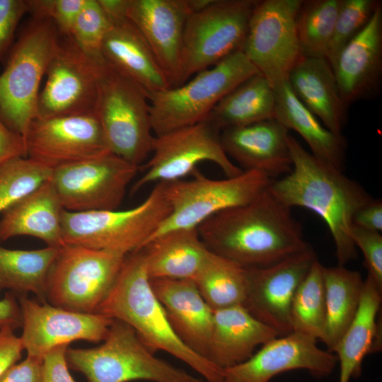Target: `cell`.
Instances as JSON below:
<instances>
[{
  "mask_svg": "<svg viewBox=\"0 0 382 382\" xmlns=\"http://www.w3.org/2000/svg\"><path fill=\"white\" fill-rule=\"evenodd\" d=\"M209 251L243 267H264L311 249L291 209L267 189L253 202L220 212L197 227Z\"/></svg>",
  "mask_w": 382,
  "mask_h": 382,
  "instance_id": "1",
  "label": "cell"
},
{
  "mask_svg": "<svg viewBox=\"0 0 382 382\" xmlns=\"http://www.w3.org/2000/svg\"><path fill=\"white\" fill-rule=\"evenodd\" d=\"M291 171L272 181L269 191L291 209L300 207L318 215L332 238L338 265L357 257L350 235L356 212L373 199L357 181L317 160L291 135Z\"/></svg>",
  "mask_w": 382,
  "mask_h": 382,
  "instance_id": "2",
  "label": "cell"
},
{
  "mask_svg": "<svg viewBox=\"0 0 382 382\" xmlns=\"http://www.w3.org/2000/svg\"><path fill=\"white\" fill-rule=\"evenodd\" d=\"M96 313L129 325L152 352L169 353L207 382L223 381L224 370L190 349L172 328L152 289L142 249L126 255L112 289Z\"/></svg>",
  "mask_w": 382,
  "mask_h": 382,
  "instance_id": "3",
  "label": "cell"
},
{
  "mask_svg": "<svg viewBox=\"0 0 382 382\" xmlns=\"http://www.w3.org/2000/svg\"><path fill=\"white\" fill-rule=\"evenodd\" d=\"M171 212L165 183H156L139 205L126 210L72 212L64 209V244L128 255L142 248Z\"/></svg>",
  "mask_w": 382,
  "mask_h": 382,
  "instance_id": "4",
  "label": "cell"
},
{
  "mask_svg": "<svg viewBox=\"0 0 382 382\" xmlns=\"http://www.w3.org/2000/svg\"><path fill=\"white\" fill-rule=\"evenodd\" d=\"M59 33L51 21L33 18L0 74V117L24 138L37 117L40 83L59 42Z\"/></svg>",
  "mask_w": 382,
  "mask_h": 382,
  "instance_id": "5",
  "label": "cell"
},
{
  "mask_svg": "<svg viewBox=\"0 0 382 382\" xmlns=\"http://www.w3.org/2000/svg\"><path fill=\"white\" fill-rule=\"evenodd\" d=\"M127 323L114 320L103 342L93 348H69V367L88 382H202L154 355Z\"/></svg>",
  "mask_w": 382,
  "mask_h": 382,
  "instance_id": "6",
  "label": "cell"
},
{
  "mask_svg": "<svg viewBox=\"0 0 382 382\" xmlns=\"http://www.w3.org/2000/svg\"><path fill=\"white\" fill-rule=\"evenodd\" d=\"M258 73L239 50L196 74L189 82L147 93L153 133L159 136L206 120L225 96Z\"/></svg>",
  "mask_w": 382,
  "mask_h": 382,
  "instance_id": "7",
  "label": "cell"
},
{
  "mask_svg": "<svg viewBox=\"0 0 382 382\" xmlns=\"http://www.w3.org/2000/svg\"><path fill=\"white\" fill-rule=\"evenodd\" d=\"M94 112L109 151L139 168L155 139L146 92L103 61Z\"/></svg>",
  "mask_w": 382,
  "mask_h": 382,
  "instance_id": "8",
  "label": "cell"
},
{
  "mask_svg": "<svg viewBox=\"0 0 382 382\" xmlns=\"http://www.w3.org/2000/svg\"><path fill=\"white\" fill-rule=\"evenodd\" d=\"M125 257L64 244L47 275L46 302L67 311L95 313L112 289Z\"/></svg>",
  "mask_w": 382,
  "mask_h": 382,
  "instance_id": "9",
  "label": "cell"
},
{
  "mask_svg": "<svg viewBox=\"0 0 382 382\" xmlns=\"http://www.w3.org/2000/svg\"><path fill=\"white\" fill-rule=\"evenodd\" d=\"M192 173L190 180L165 183L171 212L149 241L169 231L197 228L220 212L248 204L274 180L257 170H243L237 176L222 180L208 178L197 170Z\"/></svg>",
  "mask_w": 382,
  "mask_h": 382,
  "instance_id": "10",
  "label": "cell"
},
{
  "mask_svg": "<svg viewBox=\"0 0 382 382\" xmlns=\"http://www.w3.org/2000/svg\"><path fill=\"white\" fill-rule=\"evenodd\" d=\"M257 0H212L185 23L180 85L242 50Z\"/></svg>",
  "mask_w": 382,
  "mask_h": 382,
  "instance_id": "11",
  "label": "cell"
},
{
  "mask_svg": "<svg viewBox=\"0 0 382 382\" xmlns=\"http://www.w3.org/2000/svg\"><path fill=\"white\" fill-rule=\"evenodd\" d=\"M221 131L208 120L155 136L151 158L141 167L144 173L133 184L135 193L150 183H171L192 173L204 161L216 163L226 178L243 170L225 153Z\"/></svg>",
  "mask_w": 382,
  "mask_h": 382,
  "instance_id": "12",
  "label": "cell"
},
{
  "mask_svg": "<svg viewBox=\"0 0 382 382\" xmlns=\"http://www.w3.org/2000/svg\"><path fill=\"white\" fill-rule=\"evenodd\" d=\"M302 0H263L251 15L241 51L275 88L301 58L296 18Z\"/></svg>",
  "mask_w": 382,
  "mask_h": 382,
  "instance_id": "13",
  "label": "cell"
},
{
  "mask_svg": "<svg viewBox=\"0 0 382 382\" xmlns=\"http://www.w3.org/2000/svg\"><path fill=\"white\" fill-rule=\"evenodd\" d=\"M139 168L109 151L52 170L51 182L64 210H116Z\"/></svg>",
  "mask_w": 382,
  "mask_h": 382,
  "instance_id": "14",
  "label": "cell"
},
{
  "mask_svg": "<svg viewBox=\"0 0 382 382\" xmlns=\"http://www.w3.org/2000/svg\"><path fill=\"white\" fill-rule=\"evenodd\" d=\"M103 61L89 58L69 37L59 40L47 68L45 86L40 91L37 117L94 112Z\"/></svg>",
  "mask_w": 382,
  "mask_h": 382,
  "instance_id": "15",
  "label": "cell"
},
{
  "mask_svg": "<svg viewBox=\"0 0 382 382\" xmlns=\"http://www.w3.org/2000/svg\"><path fill=\"white\" fill-rule=\"evenodd\" d=\"M26 157L51 169L109 152L95 112L36 117L25 136Z\"/></svg>",
  "mask_w": 382,
  "mask_h": 382,
  "instance_id": "16",
  "label": "cell"
},
{
  "mask_svg": "<svg viewBox=\"0 0 382 382\" xmlns=\"http://www.w3.org/2000/svg\"><path fill=\"white\" fill-rule=\"evenodd\" d=\"M22 316L20 337L28 356L42 359L52 348L75 340L103 341L113 319L99 313L67 311L17 296Z\"/></svg>",
  "mask_w": 382,
  "mask_h": 382,
  "instance_id": "17",
  "label": "cell"
},
{
  "mask_svg": "<svg viewBox=\"0 0 382 382\" xmlns=\"http://www.w3.org/2000/svg\"><path fill=\"white\" fill-rule=\"evenodd\" d=\"M317 260V255L311 248L267 267H245L247 291L243 306L279 336L292 332V299Z\"/></svg>",
  "mask_w": 382,
  "mask_h": 382,
  "instance_id": "18",
  "label": "cell"
},
{
  "mask_svg": "<svg viewBox=\"0 0 382 382\" xmlns=\"http://www.w3.org/2000/svg\"><path fill=\"white\" fill-rule=\"evenodd\" d=\"M316 342L296 332L278 336L247 360L224 369L222 382H270L279 374L296 369L307 370L317 377L328 376L336 366L337 357Z\"/></svg>",
  "mask_w": 382,
  "mask_h": 382,
  "instance_id": "19",
  "label": "cell"
},
{
  "mask_svg": "<svg viewBox=\"0 0 382 382\" xmlns=\"http://www.w3.org/2000/svg\"><path fill=\"white\" fill-rule=\"evenodd\" d=\"M187 0H129L127 18L140 32L172 87L180 86V63Z\"/></svg>",
  "mask_w": 382,
  "mask_h": 382,
  "instance_id": "20",
  "label": "cell"
},
{
  "mask_svg": "<svg viewBox=\"0 0 382 382\" xmlns=\"http://www.w3.org/2000/svg\"><path fill=\"white\" fill-rule=\"evenodd\" d=\"M340 96L352 103L379 93L382 79V6L341 50L331 66Z\"/></svg>",
  "mask_w": 382,
  "mask_h": 382,
  "instance_id": "21",
  "label": "cell"
},
{
  "mask_svg": "<svg viewBox=\"0 0 382 382\" xmlns=\"http://www.w3.org/2000/svg\"><path fill=\"white\" fill-rule=\"evenodd\" d=\"M289 130L274 119L221 132L222 147L244 170L260 171L272 180L289 174L292 159Z\"/></svg>",
  "mask_w": 382,
  "mask_h": 382,
  "instance_id": "22",
  "label": "cell"
},
{
  "mask_svg": "<svg viewBox=\"0 0 382 382\" xmlns=\"http://www.w3.org/2000/svg\"><path fill=\"white\" fill-rule=\"evenodd\" d=\"M150 280L154 294L176 335L190 349L207 359L214 311L202 298L195 282L170 279Z\"/></svg>",
  "mask_w": 382,
  "mask_h": 382,
  "instance_id": "23",
  "label": "cell"
},
{
  "mask_svg": "<svg viewBox=\"0 0 382 382\" xmlns=\"http://www.w3.org/2000/svg\"><path fill=\"white\" fill-rule=\"evenodd\" d=\"M278 336L243 305L215 310L207 359L224 370L247 360L257 347Z\"/></svg>",
  "mask_w": 382,
  "mask_h": 382,
  "instance_id": "24",
  "label": "cell"
},
{
  "mask_svg": "<svg viewBox=\"0 0 382 382\" xmlns=\"http://www.w3.org/2000/svg\"><path fill=\"white\" fill-rule=\"evenodd\" d=\"M102 46L105 62L142 88L146 93L171 88L149 45L127 18L110 23Z\"/></svg>",
  "mask_w": 382,
  "mask_h": 382,
  "instance_id": "25",
  "label": "cell"
},
{
  "mask_svg": "<svg viewBox=\"0 0 382 382\" xmlns=\"http://www.w3.org/2000/svg\"><path fill=\"white\" fill-rule=\"evenodd\" d=\"M287 82L301 103L323 125L342 134L348 106L342 100L332 69L325 58H301L290 71Z\"/></svg>",
  "mask_w": 382,
  "mask_h": 382,
  "instance_id": "26",
  "label": "cell"
},
{
  "mask_svg": "<svg viewBox=\"0 0 382 382\" xmlns=\"http://www.w3.org/2000/svg\"><path fill=\"white\" fill-rule=\"evenodd\" d=\"M63 211L50 179L1 214L0 240L28 236L42 240L47 246L61 248L64 245Z\"/></svg>",
  "mask_w": 382,
  "mask_h": 382,
  "instance_id": "27",
  "label": "cell"
},
{
  "mask_svg": "<svg viewBox=\"0 0 382 382\" xmlns=\"http://www.w3.org/2000/svg\"><path fill=\"white\" fill-rule=\"evenodd\" d=\"M141 249L150 279L194 280L210 253L197 228L169 231L151 238Z\"/></svg>",
  "mask_w": 382,
  "mask_h": 382,
  "instance_id": "28",
  "label": "cell"
},
{
  "mask_svg": "<svg viewBox=\"0 0 382 382\" xmlns=\"http://www.w3.org/2000/svg\"><path fill=\"white\" fill-rule=\"evenodd\" d=\"M274 88L276 93L274 119L288 130L296 132L317 160L344 172L347 140L342 134H335L323 125L296 97L287 81Z\"/></svg>",
  "mask_w": 382,
  "mask_h": 382,
  "instance_id": "29",
  "label": "cell"
},
{
  "mask_svg": "<svg viewBox=\"0 0 382 382\" xmlns=\"http://www.w3.org/2000/svg\"><path fill=\"white\" fill-rule=\"evenodd\" d=\"M381 299L382 291L367 275L357 312L332 351L340 362L339 382H349L351 378L358 377L364 357L379 349L377 316Z\"/></svg>",
  "mask_w": 382,
  "mask_h": 382,
  "instance_id": "30",
  "label": "cell"
},
{
  "mask_svg": "<svg viewBox=\"0 0 382 382\" xmlns=\"http://www.w3.org/2000/svg\"><path fill=\"white\" fill-rule=\"evenodd\" d=\"M275 107V90L268 80L258 73L225 96L212 109L207 120L221 132L274 119Z\"/></svg>",
  "mask_w": 382,
  "mask_h": 382,
  "instance_id": "31",
  "label": "cell"
},
{
  "mask_svg": "<svg viewBox=\"0 0 382 382\" xmlns=\"http://www.w3.org/2000/svg\"><path fill=\"white\" fill-rule=\"evenodd\" d=\"M325 291V325L322 342L334 348L354 319L364 286L361 274L345 266L323 267Z\"/></svg>",
  "mask_w": 382,
  "mask_h": 382,
  "instance_id": "32",
  "label": "cell"
},
{
  "mask_svg": "<svg viewBox=\"0 0 382 382\" xmlns=\"http://www.w3.org/2000/svg\"><path fill=\"white\" fill-rule=\"evenodd\" d=\"M59 249L18 250L0 245V291L8 290L16 296L31 292L38 301L46 302L47 275Z\"/></svg>",
  "mask_w": 382,
  "mask_h": 382,
  "instance_id": "33",
  "label": "cell"
},
{
  "mask_svg": "<svg viewBox=\"0 0 382 382\" xmlns=\"http://www.w3.org/2000/svg\"><path fill=\"white\" fill-rule=\"evenodd\" d=\"M213 311L244 305L247 291L246 268L210 251L193 280Z\"/></svg>",
  "mask_w": 382,
  "mask_h": 382,
  "instance_id": "34",
  "label": "cell"
},
{
  "mask_svg": "<svg viewBox=\"0 0 382 382\" xmlns=\"http://www.w3.org/2000/svg\"><path fill=\"white\" fill-rule=\"evenodd\" d=\"M324 266L317 260L296 289L290 310L292 332L322 341L325 325Z\"/></svg>",
  "mask_w": 382,
  "mask_h": 382,
  "instance_id": "35",
  "label": "cell"
},
{
  "mask_svg": "<svg viewBox=\"0 0 382 382\" xmlns=\"http://www.w3.org/2000/svg\"><path fill=\"white\" fill-rule=\"evenodd\" d=\"M341 0L302 1L296 18L301 54L325 58Z\"/></svg>",
  "mask_w": 382,
  "mask_h": 382,
  "instance_id": "36",
  "label": "cell"
},
{
  "mask_svg": "<svg viewBox=\"0 0 382 382\" xmlns=\"http://www.w3.org/2000/svg\"><path fill=\"white\" fill-rule=\"evenodd\" d=\"M52 169L28 157L0 163V214L51 178Z\"/></svg>",
  "mask_w": 382,
  "mask_h": 382,
  "instance_id": "37",
  "label": "cell"
},
{
  "mask_svg": "<svg viewBox=\"0 0 382 382\" xmlns=\"http://www.w3.org/2000/svg\"><path fill=\"white\" fill-rule=\"evenodd\" d=\"M380 5L378 0H341L325 57L330 66L343 47L366 25Z\"/></svg>",
  "mask_w": 382,
  "mask_h": 382,
  "instance_id": "38",
  "label": "cell"
},
{
  "mask_svg": "<svg viewBox=\"0 0 382 382\" xmlns=\"http://www.w3.org/2000/svg\"><path fill=\"white\" fill-rule=\"evenodd\" d=\"M110 25L98 0H86L68 37L89 58L102 62L103 42Z\"/></svg>",
  "mask_w": 382,
  "mask_h": 382,
  "instance_id": "39",
  "label": "cell"
},
{
  "mask_svg": "<svg viewBox=\"0 0 382 382\" xmlns=\"http://www.w3.org/2000/svg\"><path fill=\"white\" fill-rule=\"evenodd\" d=\"M86 0H26L28 13L34 18L51 21L59 33L68 37Z\"/></svg>",
  "mask_w": 382,
  "mask_h": 382,
  "instance_id": "40",
  "label": "cell"
},
{
  "mask_svg": "<svg viewBox=\"0 0 382 382\" xmlns=\"http://www.w3.org/2000/svg\"><path fill=\"white\" fill-rule=\"evenodd\" d=\"M356 248L364 257L368 275L382 291V236L380 232L366 230L352 225L350 232Z\"/></svg>",
  "mask_w": 382,
  "mask_h": 382,
  "instance_id": "41",
  "label": "cell"
},
{
  "mask_svg": "<svg viewBox=\"0 0 382 382\" xmlns=\"http://www.w3.org/2000/svg\"><path fill=\"white\" fill-rule=\"evenodd\" d=\"M27 13L26 0H0V61L11 44L21 20Z\"/></svg>",
  "mask_w": 382,
  "mask_h": 382,
  "instance_id": "42",
  "label": "cell"
},
{
  "mask_svg": "<svg viewBox=\"0 0 382 382\" xmlns=\"http://www.w3.org/2000/svg\"><path fill=\"white\" fill-rule=\"evenodd\" d=\"M69 345L57 346L42 359V382H74L69 371L66 352Z\"/></svg>",
  "mask_w": 382,
  "mask_h": 382,
  "instance_id": "43",
  "label": "cell"
},
{
  "mask_svg": "<svg viewBox=\"0 0 382 382\" xmlns=\"http://www.w3.org/2000/svg\"><path fill=\"white\" fill-rule=\"evenodd\" d=\"M42 359L27 355L10 366L0 376V382H42Z\"/></svg>",
  "mask_w": 382,
  "mask_h": 382,
  "instance_id": "44",
  "label": "cell"
},
{
  "mask_svg": "<svg viewBox=\"0 0 382 382\" xmlns=\"http://www.w3.org/2000/svg\"><path fill=\"white\" fill-rule=\"evenodd\" d=\"M24 349L20 337L14 330L5 328L0 330V376L21 359Z\"/></svg>",
  "mask_w": 382,
  "mask_h": 382,
  "instance_id": "45",
  "label": "cell"
},
{
  "mask_svg": "<svg viewBox=\"0 0 382 382\" xmlns=\"http://www.w3.org/2000/svg\"><path fill=\"white\" fill-rule=\"evenodd\" d=\"M17 157H26L25 138L0 117V163Z\"/></svg>",
  "mask_w": 382,
  "mask_h": 382,
  "instance_id": "46",
  "label": "cell"
},
{
  "mask_svg": "<svg viewBox=\"0 0 382 382\" xmlns=\"http://www.w3.org/2000/svg\"><path fill=\"white\" fill-rule=\"evenodd\" d=\"M352 224L366 230L381 233L382 231L381 199L373 198L361 206L354 214Z\"/></svg>",
  "mask_w": 382,
  "mask_h": 382,
  "instance_id": "47",
  "label": "cell"
},
{
  "mask_svg": "<svg viewBox=\"0 0 382 382\" xmlns=\"http://www.w3.org/2000/svg\"><path fill=\"white\" fill-rule=\"evenodd\" d=\"M22 326V316L16 295L6 292L0 299V330L9 328L16 330Z\"/></svg>",
  "mask_w": 382,
  "mask_h": 382,
  "instance_id": "48",
  "label": "cell"
},
{
  "mask_svg": "<svg viewBox=\"0 0 382 382\" xmlns=\"http://www.w3.org/2000/svg\"><path fill=\"white\" fill-rule=\"evenodd\" d=\"M110 23L127 18L129 0H98Z\"/></svg>",
  "mask_w": 382,
  "mask_h": 382,
  "instance_id": "49",
  "label": "cell"
}]
</instances>
